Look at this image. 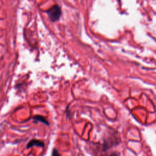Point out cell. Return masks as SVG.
Segmentation results:
<instances>
[{
    "label": "cell",
    "instance_id": "cell-1",
    "mask_svg": "<svg viewBox=\"0 0 156 156\" xmlns=\"http://www.w3.org/2000/svg\"><path fill=\"white\" fill-rule=\"evenodd\" d=\"M47 13L52 21H57L62 15L61 8L58 5H54L47 11Z\"/></svg>",
    "mask_w": 156,
    "mask_h": 156
},
{
    "label": "cell",
    "instance_id": "cell-2",
    "mask_svg": "<svg viewBox=\"0 0 156 156\" xmlns=\"http://www.w3.org/2000/svg\"><path fill=\"white\" fill-rule=\"evenodd\" d=\"M39 146V147H44V143L43 141H40L38 140H32L27 144L26 147L27 149H29V148H30L32 146Z\"/></svg>",
    "mask_w": 156,
    "mask_h": 156
},
{
    "label": "cell",
    "instance_id": "cell-3",
    "mask_svg": "<svg viewBox=\"0 0 156 156\" xmlns=\"http://www.w3.org/2000/svg\"><path fill=\"white\" fill-rule=\"evenodd\" d=\"M32 118L34 119H35V121H40V122H41L44 123L46 126L49 125V121H48V119L45 117L42 116L41 115H35L32 117Z\"/></svg>",
    "mask_w": 156,
    "mask_h": 156
},
{
    "label": "cell",
    "instance_id": "cell-4",
    "mask_svg": "<svg viewBox=\"0 0 156 156\" xmlns=\"http://www.w3.org/2000/svg\"><path fill=\"white\" fill-rule=\"evenodd\" d=\"M52 156H60L58 151L56 148H54L52 152Z\"/></svg>",
    "mask_w": 156,
    "mask_h": 156
},
{
    "label": "cell",
    "instance_id": "cell-5",
    "mask_svg": "<svg viewBox=\"0 0 156 156\" xmlns=\"http://www.w3.org/2000/svg\"><path fill=\"white\" fill-rule=\"evenodd\" d=\"M109 156H120V155H119V153L115 152H113L112 154H111Z\"/></svg>",
    "mask_w": 156,
    "mask_h": 156
}]
</instances>
